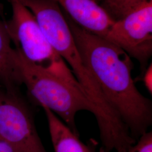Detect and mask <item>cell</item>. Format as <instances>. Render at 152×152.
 Here are the masks:
<instances>
[{
	"mask_svg": "<svg viewBox=\"0 0 152 152\" xmlns=\"http://www.w3.org/2000/svg\"><path fill=\"white\" fill-rule=\"evenodd\" d=\"M105 38L137 60L145 71L152 55V1L114 21Z\"/></svg>",
	"mask_w": 152,
	"mask_h": 152,
	"instance_id": "5",
	"label": "cell"
},
{
	"mask_svg": "<svg viewBox=\"0 0 152 152\" xmlns=\"http://www.w3.org/2000/svg\"><path fill=\"white\" fill-rule=\"evenodd\" d=\"M9 1L11 17L5 24L15 48L33 65L51 73L61 71L65 61L45 38L32 13L20 0Z\"/></svg>",
	"mask_w": 152,
	"mask_h": 152,
	"instance_id": "3",
	"label": "cell"
},
{
	"mask_svg": "<svg viewBox=\"0 0 152 152\" xmlns=\"http://www.w3.org/2000/svg\"><path fill=\"white\" fill-rule=\"evenodd\" d=\"M49 126V132L55 152H96L98 142L91 140L86 144L60 118L49 109L42 107Z\"/></svg>",
	"mask_w": 152,
	"mask_h": 152,
	"instance_id": "7",
	"label": "cell"
},
{
	"mask_svg": "<svg viewBox=\"0 0 152 152\" xmlns=\"http://www.w3.org/2000/svg\"><path fill=\"white\" fill-rule=\"evenodd\" d=\"M15 49V59L22 78L32 98L42 107L56 114L76 134L78 135L75 118L86 110L95 116L96 110L79 88L49 72L33 65Z\"/></svg>",
	"mask_w": 152,
	"mask_h": 152,
	"instance_id": "2",
	"label": "cell"
},
{
	"mask_svg": "<svg viewBox=\"0 0 152 152\" xmlns=\"http://www.w3.org/2000/svg\"><path fill=\"white\" fill-rule=\"evenodd\" d=\"M141 81L143 82L145 87L148 91L152 94V64L151 63L143 72L141 77Z\"/></svg>",
	"mask_w": 152,
	"mask_h": 152,
	"instance_id": "11",
	"label": "cell"
},
{
	"mask_svg": "<svg viewBox=\"0 0 152 152\" xmlns=\"http://www.w3.org/2000/svg\"><path fill=\"white\" fill-rule=\"evenodd\" d=\"M64 14L83 65L137 141L152 125V103L135 85L131 58L118 46L85 30Z\"/></svg>",
	"mask_w": 152,
	"mask_h": 152,
	"instance_id": "1",
	"label": "cell"
},
{
	"mask_svg": "<svg viewBox=\"0 0 152 152\" xmlns=\"http://www.w3.org/2000/svg\"><path fill=\"white\" fill-rule=\"evenodd\" d=\"M0 152H17L7 141L0 137Z\"/></svg>",
	"mask_w": 152,
	"mask_h": 152,
	"instance_id": "12",
	"label": "cell"
},
{
	"mask_svg": "<svg viewBox=\"0 0 152 152\" xmlns=\"http://www.w3.org/2000/svg\"><path fill=\"white\" fill-rule=\"evenodd\" d=\"M81 27L105 38L114 20L95 0H54Z\"/></svg>",
	"mask_w": 152,
	"mask_h": 152,
	"instance_id": "6",
	"label": "cell"
},
{
	"mask_svg": "<svg viewBox=\"0 0 152 152\" xmlns=\"http://www.w3.org/2000/svg\"><path fill=\"white\" fill-rule=\"evenodd\" d=\"M0 81L4 87L15 91L22 85V78L15 59V49L11 46V40L5 22L0 19Z\"/></svg>",
	"mask_w": 152,
	"mask_h": 152,
	"instance_id": "8",
	"label": "cell"
},
{
	"mask_svg": "<svg viewBox=\"0 0 152 152\" xmlns=\"http://www.w3.org/2000/svg\"><path fill=\"white\" fill-rule=\"evenodd\" d=\"M0 90V137L17 152H47L32 115L15 91Z\"/></svg>",
	"mask_w": 152,
	"mask_h": 152,
	"instance_id": "4",
	"label": "cell"
},
{
	"mask_svg": "<svg viewBox=\"0 0 152 152\" xmlns=\"http://www.w3.org/2000/svg\"><path fill=\"white\" fill-rule=\"evenodd\" d=\"M99 152H105L100 149ZM127 152H152V131L142 134Z\"/></svg>",
	"mask_w": 152,
	"mask_h": 152,
	"instance_id": "10",
	"label": "cell"
},
{
	"mask_svg": "<svg viewBox=\"0 0 152 152\" xmlns=\"http://www.w3.org/2000/svg\"><path fill=\"white\" fill-rule=\"evenodd\" d=\"M114 21L152 0H95Z\"/></svg>",
	"mask_w": 152,
	"mask_h": 152,
	"instance_id": "9",
	"label": "cell"
}]
</instances>
